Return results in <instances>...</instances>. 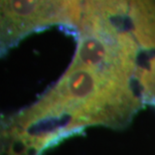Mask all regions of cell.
<instances>
[{"instance_id": "cell-1", "label": "cell", "mask_w": 155, "mask_h": 155, "mask_svg": "<svg viewBox=\"0 0 155 155\" xmlns=\"http://www.w3.org/2000/svg\"><path fill=\"white\" fill-rule=\"evenodd\" d=\"M128 7L118 0H85L74 58L60 81L14 117L10 137L42 150L70 131L92 125L124 127L141 99L134 91L139 45Z\"/></svg>"}, {"instance_id": "cell-2", "label": "cell", "mask_w": 155, "mask_h": 155, "mask_svg": "<svg viewBox=\"0 0 155 155\" xmlns=\"http://www.w3.org/2000/svg\"><path fill=\"white\" fill-rule=\"evenodd\" d=\"M84 0H1V48L51 25L78 29Z\"/></svg>"}, {"instance_id": "cell-3", "label": "cell", "mask_w": 155, "mask_h": 155, "mask_svg": "<svg viewBox=\"0 0 155 155\" xmlns=\"http://www.w3.org/2000/svg\"><path fill=\"white\" fill-rule=\"evenodd\" d=\"M132 32L140 48L155 51V0H128Z\"/></svg>"}, {"instance_id": "cell-4", "label": "cell", "mask_w": 155, "mask_h": 155, "mask_svg": "<svg viewBox=\"0 0 155 155\" xmlns=\"http://www.w3.org/2000/svg\"><path fill=\"white\" fill-rule=\"evenodd\" d=\"M136 82L140 88L141 99L155 105V55L143 67H138Z\"/></svg>"}]
</instances>
